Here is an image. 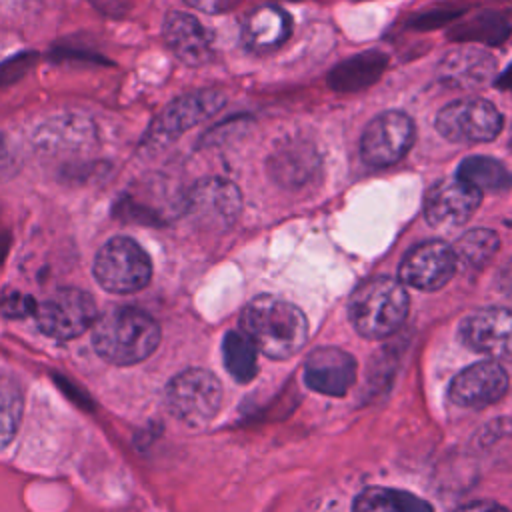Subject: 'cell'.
Returning <instances> with one entry per match:
<instances>
[{
	"label": "cell",
	"mask_w": 512,
	"mask_h": 512,
	"mask_svg": "<svg viewBox=\"0 0 512 512\" xmlns=\"http://www.w3.org/2000/svg\"><path fill=\"white\" fill-rule=\"evenodd\" d=\"M240 330L254 342L258 352L274 360L294 356L308 340L304 312L288 300L262 294L250 300L240 316Z\"/></svg>",
	"instance_id": "obj_1"
},
{
	"label": "cell",
	"mask_w": 512,
	"mask_h": 512,
	"mask_svg": "<svg viewBox=\"0 0 512 512\" xmlns=\"http://www.w3.org/2000/svg\"><path fill=\"white\" fill-rule=\"evenodd\" d=\"M92 344L98 356L110 364H138L158 348L160 326L138 308L116 306L92 324Z\"/></svg>",
	"instance_id": "obj_2"
},
{
	"label": "cell",
	"mask_w": 512,
	"mask_h": 512,
	"mask_svg": "<svg viewBox=\"0 0 512 512\" xmlns=\"http://www.w3.org/2000/svg\"><path fill=\"white\" fill-rule=\"evenodd\" d=\"M408 294L400 280L378 276L360 284L348 302L350 322L356 332L378 340L394 334L408 316Z\"/></svg>",
	"instance_id": "obj_3"
},
{
	"label": "cell",
	"mask_w": 512,
	"mask_h": 512,
	"mask_svg": "<svg viewBox=\"0 0 512 512\" xmlns=\"http://www.w3.org/2000/svg\"><path fill=\"white\" fill-rule=\"evenodd\" d=\"M96 282L114 294L142 290L152 276V262L146 250L128 236H114L102 244L94 258Z\"/></svg>",
	"instance_id": "obj_4"
},
{
	"label": "cell",
	"mask_w": 512,
	"mask_h": 512,
	"mask_svg": "<svg viewBox=\"0 0 512 512\" xmlns=\"http://www.w3.org/2000/svg\"><path fill=\"white\" fill-rule=\"evenodd\" d=\"M164 402L170 414L180 422L188 426H202L220 410L222 384L210 370L188 368L168 382Z\"/></svg>",
	"instance_id": "obj_5"
},
{
	"label": "cell",
	"mask_w": 512,
	"mask_h": 512,
	"mask_svg": "<svg viewBox=\"0 0 512 512\" xmlns=\"http://www.w3.org/2000/svg\"><path fill=\"white\" fill-rule=\"evenodd\" d=\"M96 302L80 288H60L34 304L32 314L42 334L72 340L96 322Z\"/></svg>",
	"instance_id": "obj_6"
},
{
	"label": "cell",
	"mask_w": 512,
	"mask_h": 512,
	"mask_svg": "<svg viewBox=\"0 0 512 512\" xmlns=\"http://www.w3.org/2000/svg\"><path fill=\"white\" fill-rule=\"evenodd\" d=\"M224 102V92L216 88H202L174 98L150 124L144 144L164 146L180 138L184 132L216 114L224 106Z\"/></svg>",
	"instance_id": "obj_7"
},
{
	"label": "cell",
	"mask_w": 512,
	"mask_h": 512,
	"mask_svg": "<svg viewBox=\"0 0 512 512\" xmlns=\"http://www.w3.org/2000/svg\"><path fill=\"white\" fill-rule=\"evenodd\" d=\"M416 138L414 120L400 110H388L368 122L360 138V156L368 166L386 168L400 162Z\"/></svg>",
	"instance_id": "obj_8"
},
{
	"label": "cell",
	"mask_w": 512,
	"mask_h": 512,
	"mask_svg": "<svg viewBox=\"0 0 512 512\" xmlns=\"http://www.w3.org/2000/svg\"><path fill=\"white\" fill-rule=\"evenodd\" d=\"M436 130L450 142H488L502 130L498 108L482 98H462L446 104L434 120Z\"/></svg>",
	"instance_id": "obj_9"
},
{
	"label": "cell",
	"mask_w": 512,
	"mask_h": 512,
	"mask_svg": "<svg viewBox=\"0 0 512 512\" xmlns=\"http://www.w3.org/2000/svg\"><path fill=\"white\" fill-rule=\"evenodd\" d=\"M458 338L472 352L512 360V310L494 306L468 314L458 326Z\"/></svg>",
	"instance_id": "obj_10"
},
{
	"label": "cell",
	"mask_w": 512,
	"mask_h": 512,
	"mask_svg": "<svg viewBox=\"0 0 512 512\" xmlns=\"http://www.w3.org/2000/svg\"><path fill=\"white\" fill-rule=\"evenodd\" d=\"M456 254L452 246L440 240H428L414 246L398 268V280L418 290H440L456 272Z\"/></svg>",
	"instance_id": "obj_11"
},
{
	"label": "cell",
	"mask_w": 512,
	"mask_h": 512,
	"mask_svg": "<svg viewBox=\"0 0 512 512\" xmlns=\"http://www.w3.org/2000/svg\"><path fill=\"white\" fill-rule=\"evenodd\" d=\"M240 190L224 178H206L192 186L186 196V212L202 226L228 228L240 214Z\"/></svg>",
	"instance_id": "obj_12"
},
{
	"label": "cell",
	"mask_w": 512,
	"mask_h": 512,
	"mask_svg": "<svg viewBox=\"0 0 512 512\" xmlns=\"http://www.w3.org/2000/svg\"><path fill=\"white\" fill-rule=\"evenodd\" d=\"M482 192L462 182L448 178L436 182L424 196V218L430 226L452 228L464 224L480 206Z\"/></svg>",
	"instance_id": "obj_13"
},
{
	"label": "cell",
	"mask_w": 512,
	"mask_h": 512,
	"mask_svg": "<svg viewBox=\"0 0 512 512\" xmlns=\"http://www.w3.org/2000/svg\"><path fill=\"white\" fill-rule=\"evenodd\" d=\"M508 390V374L498 360L476 362L458 372L450 384V400L466 408L498 402Z\"/></svg>",
	"instance_id": "obj_14"
},
{
	"label": "cell",
	"mask_w": 512,
	"mask_h": 512,
	"mask_svg": "<svg viewBox=\"0 0 512 512\" xmlns=\"http://www.w3.org/2000/svg\"><path fill=\"white\" fill-rule=\"evenodd\" d=\"M304 382L314 392L344 396L356 382V360L336 346L316 348L306 358Z\"/></svg>",
	"instance_id": "obj_15"
},
{
	"label": "cell",
	"mask_w": 512,
	"mask_h": 512,
	"mask_svg": "<svg viewBox=\"0 0 512 512\" xmlns=\"http://www.w3.org/2000/svg\"><path fill=\"white\" fill-rule=\"evenodd\" d=\"M162 38L170 52L186 66H202L212 58V36L198 18L186 12H168Z\"/></svg>",
	"instance_id": "obj_16"
},
{
	"label": "cell",
	"mask_w": 512,
	"mask_h": 512,
	"mask_svg": "<svg viewBox=\"0 0 512 512\" xmlns=\"http://www.w3.org/2000/svg\"><path fill=\"white\" fill-rule=\"evenodd\" d=\"M318 166L320 158L314 144L300 138L278 144L268 162L272 178L286 188H298L310 182Z\"/></svg>",
	"instance_id": "obj_17"
},
{
	"label": "cell",
	"mask_w": 512,
	"mask_h": 512,
	"mask_svg": "<svg viewBox=\"0 0 512 512\" xmlns=\"http://www.w3.org/2000/svg\"><path fill=\"white\" fill-rule=\"evenodd\" d=\"M496 70V60L478 48H456L448 52L438 66L440 80L456 88H480Z\"/></svg>",
	"instance_id": "obj_18"
},
{
	"label": "cell",
	"mask_w": 512,
	"mask_h": 512,
	"mask_svg": "<svg viewBox=\"0 0 512 512\" xmlns=\"http://www.w3.org/2000/svg\"><path fill=\"white\" fill-rule=\"evenodd\" d=\"M290 18L278 6L254 8L242 22V40L252 52H272L290 36Z\"/></svg>",
	"instance_id": "obj_19"
},
{
	"label": "cell",
	"mask_w": 512,
	"mask_h": 512,
	"mask_svg": "<svg viewBox=\"0 0 512 512\" xmlns=\"http://www.w3.org/2000/svg\"><path fill=\"white\" fill-rule=\"evenodd\" d=\"M34 144L36 148L44 152H54V150H80L94 142L96 138V128L94 124L84 118V116H74V114H62L54 116L46 122H42L34 134Z\"/></svg>",
	"instance_id": "obj_20"
},
{
	"label": "cell",
	"mask_w": 512,
	"mask_h": 512,
	"mask_svg": "<svg viewBox=\"0 0 512 512\" xmlns=\"http://www.w3.org/2000/svg\"><path fill=\"white\" fill-rule=\"evenodd\" d=\"M388 66V56L380 50H366L338 62L328 74V86L340 94L360 92L384 74Z\"/></svg>",
	"instance_id": "obj_21"
},
{
	"label": "cell",
	"mask_w": 512,
	"mask_h": 512,
	"mask_svg": "<svg viewBox=\"0 0 512 512\" xmlns=\"http://www.w3.org/2000/svg\"><path fill=\"white\" fill-rule=\"evenodd\" d=\"M456 178L470 184L478 192H502L512 186V172L490 156L464 158L456 170Z\"/></svg>",
	"instance_id": "obj_22"
},
{
	"label": "cell",
	"mask_w": 512,
	"mask_h": 512,
	"mask_svg": "<svg viewBox=\"0 0 512 512\" xmlns=\"http://www.w3.org/2000/svg\"><path fill=\"white\" fill-rule=\"evenodd\" d=\"M352 512H432V506L404 490L370 486L356 496Z\"/></svg>",
	"instance_id": "obj_23"
},
{
	"label": "cell",
	"mask_w": 512,
	"mask_h": 512,
	"mask_svg": "<svg viewBox=\"0 0 512 512\" xmlns=\"http://www.w3.org/2000/svg\"><path fill=\"white\" fill-rule=\"evenodd\" d=\"M224 366L238 382H250L258 372V348L242 330H230L222 340Z\"/></svg>",
	"instance_id": "obj_24"
},
{
	"label": "cell",
	"mask_w": 512,
	"mask_h": 512,
	"mask_svg": "<svg viewBox=\"0 0 512 512\" xmlns=\"http://www.w3.org/2000/svg\"><path fill=\"white\" fill-rule=\"evenodd\" d=\"M24 410V396L18 382L0 372V450L16 436Z\"/></svg>",
	"instance_id": "obj_25"
},
{
	"label": "cell",
	"mask_w": 512,
	"mask_h": 512,
	"mask_svg": "<svg viewBox=\"0 0 512 512\" xmlns=\"http://www.w3.org/2000/svg\"><path fill=\"white\" fill-rule=\"evenodd\" d=\"M498 246H500V240L494 230L474 228V230L462 234L456 240V244L452 246V250L460 264L478 268L494 258V254L498 252Z\"/></svg>",
	"instance_id": "obj_26"
},
{
	"label": "cell",
	"mask_w": 512,
	"mask_h": 512,
	"mask_svg": "<svg viewBox=\"0 0 512 512\" xmlns=\"http://www.w3.org/2000/svg\"><path fill=\"white\" fill-rule=\"evenodd\" d=\"M508 36V22L502 14L482 12L462 22L450 38L460 42H482V44H500Z\"/></svg>",
	"instance_id": "obj_27"
},
{
	"label": "cell",
	"mask_w": 512,
	"mask_h": 512,
	"mask_svg": "<svg viewBox=\"0 0 512 512\" xmlns=\"http://www.w3.org/2000/svg\"><path fill=\"white\" fill-rule=\"evenodd\" d=\"M36 54L34 52H20L4 62H0V88L16 82L18 78H22L36 62Z\"/></svg>",
	"instance_id": "obj_28"
},
{
	"label": "cell",
	"mask_w": 512,
	"mask_h": 512,
	"mask_svg": "<svg viewBox=\"0 0 512 512\" xmlns=\"http://www.w3.org/2000/svg\"><path fill=\"white\" fill-rule=\"evenodd\" d=\"M18 170V156L10 146L8 138L0 134V180L10 178Z\"/></svg>",
	"instance_id": "obj_29"
},
{
	"label": "cell",
	"mask_w": 512,
	"mask_h": 512,
	"mask_svg": "<svg viewBox=\"0 0 512 512\" xmlns=\"http://www.w3.org/2000/svg\"><path fill=\"white\" fill-rule=\"evenodd\" d=\"M184 2L204 14H222L240 4V0H184Z\"/></svg>",
	"instance_id": "obj_30"
},
{
	"label": "cell",
	"mask_w": 512,
	"mask_h": 512,
	"mask_svg": "<svg viewBox=\"0 0 512 512\" xmlns=\"http://www.w3.org/2000/svg\"><path fill=\"white\" fill-rule=\"evenodd\" d=\"M456 512H508L506 508H502L496 502H488V500H478V502H470L466 506H462Z\"/></svg>",
	"instance_id": "obj_31"
},
{
	"label": "cell",
	"mask_w": 512,
	"mask_h": 512,
	"mask_svg": "<svg viewBox=\"0 0 512 512\" xmlns=\"http://www.w3.org/2000/svg\"><path fill=\"white\" fill-rule=\"evenodd\" d=\"M498 284H500V290L504 292V296L512 300V260H510V262L504 266V270L500 272Z\"/></svg>",
	"instance_id": "obj_32"
},
{
	"label": "cell",
	"mask_w": 512,
	"mask_h": 512,
	"mask_svg": "<svg viewBox=\"0 0 512 512\" xmlns=\"http://www.w3.org/2000/svg\"><path fill=\"white\" fill-rule=\"evenodd\" d=\"M6 250H8V232L0 226V260L4 258Z\"/></svg>",
	"instance_id": "obj_33"
},
{
	"label": "cell",
	"mask_w": 512,
	"mask_h": 512,
	"mask_svg": "<svg viewBox=\"0 0 512 512\" xmlns=\"http://www.w3.org/2000/svg\"><path fill=\"white\" fill-rule=\"evenodd\" d=\"M498 86L500 88H510L512 90V66L506 70V74L498 80Z\"/></svg>",
	"instance_id": "obj_34"
},
{
	"label": "cell",
	"mask_w": 512,
	"mask_h": 512,
	"mask_svg": "<svg viewBox=\"0 0 512 512\" xmlns=\"http://www.w3.org/2000/svg\"><path fill=\"white\" fill-rule=\"evenodd\" d=\"M510 146H512V136H510Z\"/></svg>",
	"instance_id": "obj_35"
}]
</instances>
